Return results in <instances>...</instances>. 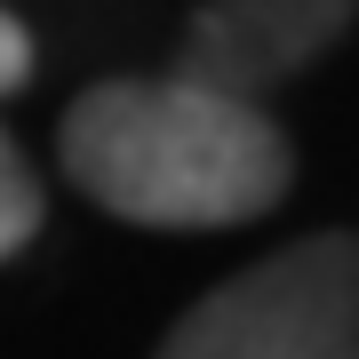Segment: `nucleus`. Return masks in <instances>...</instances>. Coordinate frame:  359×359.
Masks as SVG:
<instances>
[{
	"label": "nucleus",
	"mask_w": 359,
	"mask_h": 359,
	"mask_svg": "<svg viewBox=\"0 0 359 359\" xmlns=\"http://www.w3.org/2000/svg\"><path fill=\"white\" fill-rule=\"evenodd\" d=\"M56 160L104 216L152 231L256 224L295 184V152L264 104L192 80H96L65 104Z\"/></svg>",
	"instance_id": "1"
},
{
	"label": "nucleus",
	"mask_w": 359,
	"mask_h": 359,
	"mask_svg": "<svg viewBox=\"0 0 359 359\" xmlns=\"http://www.w3.org/2000/svg\"><path fill=\"white\" fill-rule=\"evenodd\" d=\"M351 25H359V0H200L168 80L264 104L280 80L311 72Z\"/></svg>",
	"instance_id": "3"
},
{
	"label": "nucleus",
	"mask_w": 359,
	"mask_h": 359,
	"mask_svg": "<svg viewBox=\"0 0 359 359\" xmlns=\"http://www.w3.org/2000/svg\"><path fill=\"white\" fill-rule=\"evenodd\" d=\"M25 72H32V32L16 25L8 8H0V96H8V88H25Z\"/></svg>",
	"instance_id": "5"
},
{
	"label": "nucleus",
	"mask_w": 359,
	"mask_h": 359,
	"mask_svg": "<svg viewBox=\"0 0 359 359\" xmlns=\"http://www.w3.org/2000/svg\"><path fill=\"white\" fill-rule=\"evenodd\" d=\"M152 359H359V231H311L231 271Z\"/></svg>",
	"instance_id": "2"
},
{
	"label": "nucleus",
	"mask_w": 359,
	"mask_h": 359,
	"mask_svg": "<svg viewBox=\"0 0 359 359\" xmlns=\"http://www.w3.org/2000/svg\"><path fill=\"white\" fill-rule=\"evenodd\" d=\"M40 216H48V208H40V176H32V160L16 152V136L0 128V264L40 231Z\"/></svg>",
	"instance_id": "4"
}]
</instances>
